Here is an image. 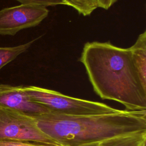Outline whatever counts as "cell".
Listing matches in <instances>:
<instances>
[{
	"label": "cell",
	"mask_w": 146,
	"mask_h": 146,
	"mask_svg": "<svg viewBox=\"0 0 146 146\" xmlns=\"http://www.w3.org/2000/svg\"><path fill=\"white\" fill-rule=\"evenodd\" d=\"M0 106L32 116L50 112L47 107L34 102L23 91L22 86L1 84Z\"/></svg>",
	"instance_id": "obj_6"
},
{
	"label": "cell",
	"mask_w": 146,
	"mask_h": 146,
	"mask_svg": "<svg viewBox=\"0 0 146 146\" xmlns=\"http://www.w3.org/2000/svg\"><path fill=\"white\" fill-rule=\"evenodd\" d=\"M133 64L143 86L146 87V31L140 34L130 47Z\"/></svg>",
	"instance_id": "obj_7"
},
{
	"label": "cell",
	"mask_w": 146,
	"mask_h": 146,
	"mask_svg": "<svg viewBox=\"0 0 146 146\" xmlns=\"http://www.w3.org/2000/svg\"><path fill=\"white\" fill-rule=\"evenodd\" d=\"M86 146H99V144H91V145H86Z\"/></svg>",
	"instance_id": "obj_14"
},
{
	"label": "cell",
	"mask_w": 146,
	"mask_h": 146,
	"mask_svg": "<svg viewBox=\"0 0 146 146\" xmlns=\"http://www.w3.org/2000/svg\"><path fill=\"white\" fill-rule=\"evenodd\" d=\"M22 89L34 102L47 107L50 112L83 116L111 113L119 110L102 103L71 97L37 86H22Z\"/></svg>",
	"instance_id": "obj_3"
},
{
	"label": "cell",
	"mask_w": 146,
	"mask_h": 146,
	"mask_svg": "<svg viewBox=\"0 0 146 146\" xmlns=\"http://www.w3.org/2000/svg\"><path fill=\"white\" fill-rule=\"evenodd\" d=\"M0 146H52L44 143L28 141H19L8 139H0Z\"/></svg>",
	"instance_id": "obj_11"
},
{
	"label": "cell",
	"mask_w": 146,
	"mask_h": 146,
	"mask_svg": "<svg viewBox=\"0 0 146 146\" xmlns=\"http://www.w3.org/2000/svg\"><path fill=\"white\" fill-rule=\"evenodd\" d=\"M46 7L21 4L0 10V34L14 35L18 31L36 26L48 15Z\"/></svg>",
	"instance_id": "obj_5"
},
{
	"label": "cell",
	"mask_w": 146,
	"mask_h": 146,
	"mask_svg": "<svg viewBox=\"0 0 146 146\" xmlns=\"http://www.w3.org/2000/svg\"><path fill=\"white\" fill-rule=\"evenodd\" d=\"M38 39H34L27 43L14 47H0V70L18 55L25 52Z\"/></svg>",
	"instance_id": "obj_9"
},
{
	"label": "cell",
	"mask_w": 146,
	"mask_h": 146,
	"mask_svg": "<svg viewBox=\"0 0 146 146\" xmlns=\"http://www.w3.org/2000/svg\"><path fill=\"white\" fill-rule=\"evenodd\" d=\"M0 139L33 141L61 146L39 129L32 115L1 106Z\"/></svg>",
	"instance_id": "obj_4"
},
{
	"label": "cell",
	"mask_w": 146,
	"mask_h": 146,
	"mask_svg": "<svg viewBox=\"0 0 146 146\" xmlns=\"http://www.w3.org/2000/svg\"><path fill=\"white\" fill-rule=\"evenodd\" d=\"M39 129L61 146H86L115 137L146 133V110L72 116L54 112L33 115Z\"/></svg>",
	"instance_id": "obj_2"
},
{
	"label": "cell",
	"mask_w": 146,
	"mask_h": 146,
	"mask_svg": "<svg viewBox=\"0 0 146 146\" xmlns=\"http://www.w3.org/2000/svg\"><path fill=\"white\" fill-rule=\"evenodd\" d=\"M146 133L112 138L99 143V146H145Z\"/></svg>",
	"instance_id": "obj_8"
},
{
	"label": "cell",
	"mask_w": 146,
	"mask_h": 146,
	"mask_svg": "<svg viewBox=\"0 0 146 146\" xmlns=\"http://www.w3.org/2000/svg\"><path fill=\"white\" fill-rule=\"evenodd\" d=\"M21 4L33 5L40 6H53L59 5H63L62 0H16Z\"/></svg>",
	"instance_id": "obj_12"
},
{
	"label": "cell",
	"mask_w": 146,
	"mask_h": 146,
	"mask_svg": "<svg viewBox=\"0 0 146 146\" xmlns=\"http://www.w3.org/2000/svg\"><path fill=\"white\" fill-rule=\"evenodd\" d=\"M63 5L74 8L83 16L90 15L99 7L98 0H62Z\"/></svg>",
	"instance_id": "obj_10"
},
{
	"label": "cell",
	"mask_w": 146,
	"mask_h": 146,
	"mask_svg": "<svg viewBox=\"0 0 146 146\" xmlns=\"http://www.w3.org/2000/svg\"><path fill=\"white\" fill-rule=\"evenodd\" d=\"M117 0H98L99 7L105 10L108 9L111 7Z\"/></svg>",
	"instance_id": "obj_13"
},
{
	"label": "cell",
	"mask_w": 146,
	"mask_h": 146,
	"mask_svg": "<svg viewBox=\"0 0 146 146\" xmlns=\"http://www.w3.org/2000/svg\"><path fill=\"white\" fill-rule=\"evenodd\" d=\"M95 93L127 110H146V87L135 67L130 47L110 42H87L79 59Z\"/></svg>",
	"instance_id": "obj_1"
}]
</instances>
